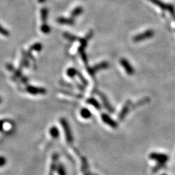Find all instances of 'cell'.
I'll list each match as a JSON object with an SVG mask.
<instances>
[{"label": "cell", "mask_w": 175, "mask_h": 175, "mask_svg": "<svg viewBox=\"0 0 175 175\" xmlns=\"http://www.w3.org/2000/svg\"><path fill=\"white\" fill-rule=\"evenodd\" d=\"M93 32L92 31H90L88 34L86 35V36L81 39H78V40L80 42V46L79 47V52L81 55V58L83 59V60L84 61V62L85 63V64H87L88 63V59H87V57L85 54V48L88 44V42L91 39V38L93 36Z\"/></svg>", "instance_id": "6da1fadb"}, {"label": "cell", "mask_w": 175, "mask_h": 175, "mask_svg": "<svg viewBox=\"0 0 175 175\" xmlns=\"http://www.w3.org/2000/svg\"><path fill=\"white\" fill-rule=\"evenodd\" d=\"M60 124H61L64 131V134H65V137H66V139L67 141V142L69 143H73V134L71 130V128L70 126V125L68 123V122H67V120L64 118H61L60 120Z\"/></svg>", "instance_id": "7a4b0ae2"}, {"label": "cell", "mask_w": 175, "mask_h": 175, "mask_svg": "<svg viewBox=\"0 0 175 175\" xmlns=\"http://www.w3.org/2000/svg\"><path fill=\"white\" fill-rule=\"evenodd\" d=\"M149 158L156 161L158 164L165 165V164L167 162V161L169 160V158L168 156V155H167L165 154L154 152L149 154Z\"/></svg>", "instance_id": "3957f363"}, {"label": "cell", "mask_w": 175, "mask_h": 175, "mask_svg": "<svg viewBox=\"0 0 175 175\" xmlns=\"http://www.w3.org/2000/svg\"><path fill=\"white\" fill-rule=\"evenodd\" d=\"M154 35V31L152 29L147 30L141 34H138L133 37V41L135 42H139L143 41V40L151 38Z\"/></svg>", "instance_id": "277c9868"}, {"label": "cell", "mask_w": 175, "mask_h": 175, "mask_svg": "<svg viewBox=\"0 0 175 175\" xmlns=\"http://www.w3.org/2000/svg\"><path fill=\"white\" fill-rule=\"evenodd\" d=\"M58 154L57 153H54L51 156V162L49 167V174L48 175H55V173H56L57 167L58 164Z\"/></svg>", "instance_id": "5b68a950"}, {"label": "cell", "mask_w": 175, "mask_h": 175, "mask_svg": "<svg viewBox=\"0 0 175 175\" xmlns=\"http://www.w3.org/2000/svg\"><path fill=\"white\" fill-rule=\"evenodd\" d=\"M109 64L106 62H103L101 63H99L98 64H96L92 68H90L88 69V71L92 75H93L97 71L100 70H103V69H106L109 68Z\"/></svg>", "instance_id": "8992f818"}, {"label": "cell", "mask_w": 175, "mask_h": 175, "mask_svg": "<svg viewBox=\"0 0 175 175\" xmlns=\"http://www.w3.org/2000/svg\"><path fill=\"white\" fill-rule=\"evenodd\" d=\"M120 64L129 75H132L134 73V70L130 62L125 58H122L120 60Z\"/></svg>", "instance_id": "52a82bcc"}, {"label": "cell", "mask_w": 175, "mask_h": 175, "mask_svg": "<svg viewBox=\"0 0 175 175\" xmlns=\"http://www.w3.org/2000/svg\"><path fill=\"white\" fill-rule=\"evenodd\" d=\"M101 119L103 122L110 126L112 129H117L118 126V124L116 122H115L113 119H112L108 114L106 113H102L101 114Z\"/></svg>", "instance_id": "ba28073f"}, {"label": "cell", "mask_w": 175, "mask_h": 175, "mask_svg": "<svg viewBox=\"0 0 175 175\" xmlns=\"http://www.w3.org/2000/svg\"><path fill=\"white\" fill-rule=\"evenodd\" d=\"M131 106H132V103L130 100H128V101L125 103L122 111H121L120 113L119 114V119L120 120H123L125 117L126 114L129 113Z\"/></svg>", "instance_id": "9c48e42d"}, {"label": "cell", "mask_w": 175, "mask_h": 175, "mask_svg": "<svg viewBox=\"0 0 175 175\" xmlns=\"http://www.w3.org/2000/svg\"><path fill=\"white\" fill-rule=\"evenodd\" d=\"M99 96L100 97V99H101L102 100V101L104 104V106L106 108V109H107V110L109 111V112L110 113H113V108L112 107V106L110 105V103L109 102V100H108L107 98L106 97V96L104 95V94H103L102 93H99Z\"/></svg>", "instance_id": "30bf717a"}, {"label": "cell", "mask_w": 175, "mask_h": 175, "mask_svg": "<svg viewBox=\"0 0 175 175\" xmlns=\"http://www.w3.org/2000/svg\"><path fill=\"white\" fill-rule=\"evenodd\" d=\"M27 91L31 94H44L46 93V90L45 89L33 86H29L27 88Z\"/></svg>", "instance_id": "8fae6325"}, {"label": "cell", "mask_w": 175, "mask_h": 175, "mask_svg": "<svg viewBox=\"0 0 175 175\" xmlns=\"http://www.w3.org/2000/svg\"><path fill=\"white\" fill-rule=\"evenodd\" d=\"M57 22L60 24H64V25H74V20L71 18H58L57 19Z\"/></svg>", "instance_id": "7c38bea8"}, {"label": "cell", "mask_w": 175, "mask_h": 175, "mask_svg": "<svg viewBox=\"0 0 175 175\" xmlns=\"http://www.w3.org/2000/svg\"><path fill=\"white\" fill-rule=\"evenodd\" d=\"M150 2L153 3L154 5H155L158 6V7H160L161 9L162 10H167V5L165 4L164 2H162L160 0H149Z\"/></svg>", "instance_id": "4fadbf2b"}, {"label": "cell", "mask_w": 175, "mask_h": 175, "mask_svg": "<svg viewBox=\"0 0 175 175\" xmlns=\"http://www.w3.org/2000/svg\"><path fill=\"white\" fill-rule=\"evenodd\" d=\"M56 173L58 174V175H67V172L65 166L61 163H58Z\"/></svg>", "instance_id": "5bb4252c"}, {"label": "cell", "mask_w": 175, "mask_h": 175, "mask_svg": "<svg viewBox=\"0 0 175 175\" xmlns=\"http://www.w3.org/2000/svg\"><path fill=\"white\" fill-rule=\"evenodd\" d=\"M86 103L91 105L93 107H95L96 109L100 110V109H101V106H100V103L97 101V100L96 99H94V98H90V99H88L86 100Z\"/></svg>", "instance_id": "9a60e30c"}, {"label": "cell", "mask_w": 175, "mask_h": 175, "mask_svg": "<svg viewBox=\"0 0 175 175\" xmlns=\"http://www.w3.org/2000/svg\"><path fill=\"white\" fill-rule=\"evenodd\" d=\"M83 11L84 9L82 6H77L76 8H75L72 11L71 13V17L73 18H75L77 16H79L80 15L82 14Z\"/></svg>", "instance_id": "2e32d148"}, {"label": "cell", "mask_w": 175, "mask_h": 175, "mask_svg": "<svg viewBox=\"0 0 175 175\" xmlns=\"http://www.w3.org/2000/svg\"><path fill=\"white\" fill-rule=\"evenodd\" d=\"M80 116L84 119H89L92 117V113L88 109H86V108H83V109H82L81 110H80Z\"/></svg>", "instance_id": "e0dca14e"}, {"label": "cell", "mask_w": 175, "mask_h": 175, "mask_svg": "<svg viewBox=\"0 0 175 175\" xmlns=\"http://www.w3.org/2000/svg\"><path fill=\"white\" fill-rule=\"evenodd\" d=\"M49 134L51 137H53V138H58L60 135L59 130L56 126L51 127V129H49Z\"/></svg>", "instance_id": "ac0fdd59"}, {"label": "cell", "mask_w": 175, "mask_h": 175, "mask_svg": "<svg viewBox=\"0 0 175 175\" xmlns=\"http://www.w3.org/2000/svg\"><path fill=\"white\" fill-rule=\"evenodd\" d=\"M67 75H68L70 78H73L75 77L76 75H77L78 71L75 69V68H69L66 71Z\"/></svg>", "instance_id": "d6986e66"}, {"label": "cell", "mask_w": 175, "mask_h": 175, "mask_svg": "<svg viewBox=\"0 0 175 175\" xmlns=\"http://www.w3.org/2000/svg\"><path fill=\"white\" fill-rule=\"evenodd\" d=\"M150 100V99L149 98H144L141 100H139L138 102H137V103L136 105H132L131 106L132 107V109H134V108H136L138 106H139L141 105H143L147 103H148Z\"/></svg>", "instance_id": "ffe728a7"}, {"label": "cell", "mask_w": 175, "mask_h": 175, "mask_svg": "<svg viewBox=\"0 0 175 175\" xmlns=\"http://www.w3.org/2000/svg\"><path fill=\"white\" fill-rule=\"evenodd\" d=\"M48 9L44 8L41 10V19L44 23H45L46 20L48 19Z\"/></svg>", "instance_id": "44dd1931"}, {"label": "cell", "mask_w": 175, "mask_h": 175, "mask_svg": "<svg viewBox=\"0 0 175 175\" xmlns=\"http://www.w3.org/2000/svg\"><path fill=\"white\" fill-rule=\"evenodd\" d=\"M167 11H169V12H170V14L171 15L173 19L174 20L175 22V11H174V8L173 5L171 4H168L167 5Z\"/></svg>", "instance_id": "7402d4cb"}, {"label": "cell", "mask_w": 175, "mask_h": 175, "mask_svg": "<svg viewBox=\"0 0 175 175\" xmlns=\"http://www.w3.org/2000/svg\"><path fill=\"white\" fill-rule=\"evenodd\" d=\"M50 30H51L50 28L46 23H44L41 27V31L44 33H45V34H48V33H49L50 32Z\"/></svg>", "instance_id": "603a6c76"}, {"label": "cell", "mask_w": 175, "mask_h": 175, "mask_svg": "<svg viewBox=\"0 0 175 175\" xmlns=\"http://www.w3.org/2000/svg\"><path fill=\"white\" fill-rule=\"evenodd\" d=\"M0 34L4 36H9L10 33L6 29H4L3 27L0 25Z\"/></svg>", "instance_id": "cb8c5ba5"}, {"label": "cell", "mask_w": 175, "mask_h": 175, "mask_svg": "<svg viewBox=\"0 0 175 175\" xmlns=\"http://www.w3.org/2000/svg\"><path fill=\"white\" fill-rule=\"evenodd\" d=\"M6 164V159L3 156H0V167H2Z\"/></svg>", "instance_id": "d4e9b609"}, {"label": "cell", "mask_w": 175, "mask_h": 175, "mask_svg": "<svg viewBox=\"0 0 175 175\" xmlns=\"http://www.w3.org/2000/svg\"><path fill=\"white\" fill-rule=\"evenodd\" d=\"M42 49V45L41 44H35L34 45H33L32 47V48H31V50H35V51H40V49Z\"/></svg>", "instance_id": "484cf974"}, {"label": "cell", "mask_w": 175, "mask_h": 175, "mask_svg": "<svg viewBox=\"0 0 175 175\" xmlns=\"http://www.w3.org/2000/svg\"><path fill=\"white\" fill-rule=\"evenodd\" d=\"M38 2L40 3H44L45 2V0H38Z\"/></svg>", "instance_id": "4316f807"}, {"label": "cell", "mask_w": 175, "mask_h": 175, "mask_svg": "<svg viewBox=\"0 0 175 175\" xmlns=\"http://www.w3.org/2000/svg\"><path fill=\"white\" fill-rule=\"evenodd\" d=\"M84 175H90V174H89L88 173H86V174H85Z\"/></svg>", "instance_id": "83f0119b"}, {"label": "cell", "mask_w": 175, "mask_h": 175, "mask_svg": "<svg viewBox=\"0 0 175 175\" xmlns=\"http://www.w3.org/2000/svg\"><path fill=\"white\" fill-rule=\"evenodd\" d=\"M1 101H2V99H1V98H0V103H1Z\"/></svg>", "instance_id": "f1b7e54d"}, {"label": "cell", "mask_w": 175, "mask_h": 175, "mask_svg": "<svg viewBox=\"0 0 175 175\" xmlns=\"http://www.w3.org/2000/svg\"><path fill=\"white\" fill-rule=\"evenodd\" d=\"M161 175H167V174H161Z\"/></svg>", "instance_id": "f546056e"}]
</instances>
